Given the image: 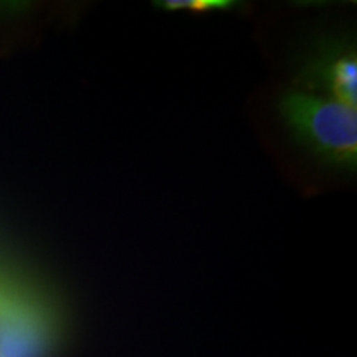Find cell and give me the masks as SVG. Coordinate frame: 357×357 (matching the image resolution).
<instances>
[{
	"mask_svg": "<svg viewBox=\"0 0 357 357\" xmlns=\"http://www.w3.org/2000/svg\"><path fill=\"white\" fill-rule=\"evenodd\" d=\"M280 114L293 136L323 162L354 171L357 111L329 98L293 89L280 100Z\"/></svg>",
	"mask_w": 357,
	"mask_h": 357,
	"instance_id": "6da1fadb",
	"label": "cell"
},
{
	"mask_svg": "<svg viewBox=\"0 0 357 357\" xmlns=\"http://www.w3.org/2000/svg\"><path fill=\"white\" fill-rule=\"evenodd\" d=\"M60 321L47 300L19 284L0 303V357H52Z\"/></svg>",
	"mask_w": 357,
	"mask_h": 357,
	"instance_id": "7a4b0ae2",
	"label": "cell"
},
{
	"mask_svg": "<svg viewBox=\"0 0 357 357\" xmlns=\"http://www.w3.org/2000/svg\"><path fill=\"white\" fill-rule=\"evenodd\" d=\"M312 95L329 98L349 108H357V60L351 50L323 52L311 61L305 71Z\"/></svg>",
	"mask_w": 357,
	"mask_h": 357,
	"instance_id": "3957f363",
	"label": "cell"
},
{
	"mask_svg": "<svg viewBox=\"0 0 357 357\" xmlns=\"http://www.w3.org/2000/svg\"><path fill=\"white\" fill-rule=\"evenodd\" d=\"M166 10H190V12H211L227 10L234 7L229 0H167L160 3Z\"/></svg>",
	"mask_w": 357,
	"mask_h": 357,
	"instance_id": "277c9868",
	"label": "cell"
},
{
	"mask_svg": "<svg viewBox=\"0 0 357 357\" xmlns=\"http://www.w3.org/2000/svg\"><path fill=\"white\" fill-rule=\"evenodd\" d=\"M19 281H13V283L12 284H8V287H6V288H0V303H2L3 300H6V298L8 296V294H10L12 291H13V289H15L17 287H19Z\"/></svg>",
	"mask_w": 357,
	"mask_h": 357,
	"instance_id": "5b68a950",
	"label": "cell"
},
{
	"mask_svg": "<svg viewBox=\"0 0 357 357\" xmlns=\"http://www.w3.org/2000/svg\"><path fill=\"white\" fill-rule=\"evenodd\" d=\"M13 281H15V280L10 278V276L6 275V273H2V271H0V288L8 287V284H12Z\"/></svg>",
	"mask_w": 357,
	"mask_h": 357,
	"instance_id": "8992f818",
	"label": "cell"
}]
</instances>
